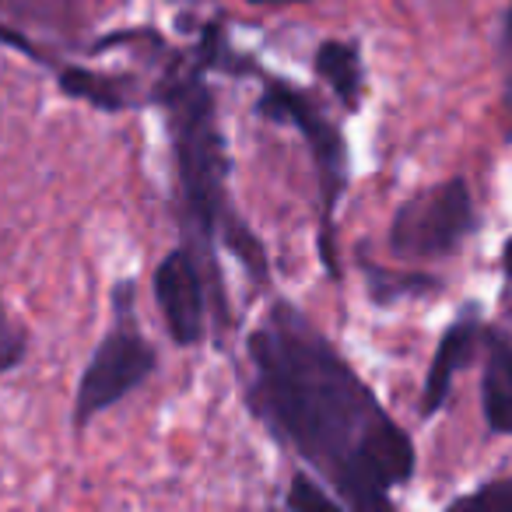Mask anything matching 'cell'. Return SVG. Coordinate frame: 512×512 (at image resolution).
<instances>
[{
  "mask_svg": "<svg viewBox=\"0 0 512 512\" xmlns=\"http://www.w3.org/2000/svg\"><path fill=\"white\" fill-rule=\"evenodd\" d=\"M260 113L271 116L278 123H292L302 134V141L313 151L316 172H320V186H323V214H327V232H330V214L334 204L341 197L344 183H348V151L344 141L337 134V127L299 92V88H288L281 81H271L260 99Z\"/></svg>",
  "mask_w": 512,
  "mask_h": 512,
  "instance_id": "5b68a950",
  "label": "cell"
},
{
  "mask_svg": "<svg viewBox=\"0 0 512 512\" xmlns=\"http://www.w3.org/2000/svg\"><path fill=\"white\" fill-rule=\"evenodd\" d=\"M155 299L172 341L190 348L204 337V281L190 249H172L155 271Z\"/></svg>",
  "mask_w": 512,
  "mask_h": 512,
  "instance_id": "8992f818",
  "label": "cell"
},
{
  "mask_svg": "<svg viewBox=\"0 0 512 512\" xmlns=\"http://www.w3.org/2000/svg\"><path fill=\"white\" fill-rule=\"evenodd\" d=\"M60 88L74 99H85L99 109H123V95L120 88L113 85L109 78H99L92 71H81V67H67L60 71Z\"/></svg>",
  "mask_w": 512,
  "mask_h": 512,
  "instance_id": "30bf717a",
  "label": "cell"
},
{
  "mask_svg": "<svg viewBox=\"0 0 512 512\" xmlns=\"http://www.w3.org/2000/svg\"><path fill=\"white\" fill-rule=\"evenodd\" d=\"M25 355H29V330L0 306V376L18 369L25 362Z\"/></svg>",
  "mask_w": 512,
  "mask_h": 512,
  "instance_id": "7c38bea8",
  "label": "cell"
},
{
  "mask_svg": "<svg viewBox=\"0 0 512 512\" xmlns=\"http://www.w3.org/2000/svg\"><path fill=\"white\" fill-rule=\"evenodd\" d=\"M116 323L95 348L92 362L81 372L78 393H74V428H85L95 414L120 404L127 393H134L144 379L155 372V348L134 327V285L123 281L113 292Z\"/></svg>",
  "mask_w": 512,
  "mask_h": 512,
  "instance_id": "3957f363",
  "label": "cell"
},
{
  "mask_svg": "<svg viewBox=\"0 0 512 512\" xmlns=\"http://www.w3.org/2000/svg\"><path fill=\"white\" fill-rule=\"evenodd\" d=\"M316 71L323 74V81L334 88L344 106H358V95H362V60H358L355 46L323 43L316 50Z\"/></svg>",
  "mask_w": 512,
  "mask_h": 512,
  "instance_id": "ba28073f",
  "label": "cell"
},
{
  "mask_svg": "<svg viewBox=\"0 0 512 512\" xmlns=\"http://www.w3.org/2000/svg\"><path fill=\"white\" fill-rule=\"evenodd\" d=\"M474 228V197L463 179H446L400 204L390 228L397 260H439L449 256Z\"/></svg>",
  "mask_w": 512,
  "mask_h": 512,
  "instance_id": "277c9868",
  "label": "cell"
},
{
  "mask_svg": "<svg viewBox=\"0 0 512 512\" xmlns=\"http://www.w3.org/2000/svg\"><path fill=\"white\" fill-rule=\"evenodd\" d=\"M256 404L351 512H397L390 491L414 474V442L376 393L292 306L249 334Z\"/></svg>",
  "mask_w": 512,
  "mask_h": 512,
  "instance_id": "6da1fadb",
  "label": "cell"
},
{
  "mask_svg": "<svg viewBox=\"0 0 512 512\" xmlns=\"http://www.w3.org/2000/svg\"><path fill=\"white\" fill-rule=\"evenodd\" d=\"M446 512H512V481L481 484L470 495L456 498Z\"/></svg>",
  "mask_w": 512,
  "mask_h": 512,
  "instance_id": "8fae6325",
  "label": "cell"
},
{
  "mask_svg": "<svg viewBox=\"0 0 512 512\" xmlns=\"http://www.w3.org/2000/svg\"><path fill=\"white\" fill-rule=\"evenodd\" d=\"M481 341V323H477V313L467 309L463 316H456L453 327L442 334L439 351H435L432 365H428V379H425V397H421V414L432 418L449 397V386L460 376L463 365L474 358V348Z\"/></svg>",
  "mask_w": 512,
  "mask_h": 512,
  "instance_id": "52a82bcc",
  "label": "cell"
},
{
  "mask_svg": "<svg viewBox=\"0 0 512 512\" xmlns=\"http://www.w3.org/2000/svg\"><path fill=\"white\" fill-rule=\"evenodd\" d=\"M509 109H512V11H509ZM512 137V130H509Z\"/></svg>",
  "mask_w": 512,
  "mask_h": 512,
  "instance_id": "5bb4252c",
  "label": "cell"
},
{
  "mask_svg": "<svg viewBox=\"0 0 512 512\" xmlns=\"http://www.w3.org/2000/svg\"><path fill=\"white\" fill-rule=\"evenodd\" d=\"M165 109H169L186 221L197 228V239L211 256V239L225 214V144L214 116V99L200 85V78L176 74L165 85Z\"/></svg>",
  "mask_w": 512,
  "mask_h": 512,
  "instance_id": "7a4b0ae2",
  "label": "cell"
},
{
  "mask_svg": "<svg viewBox=\"0 0 512 512\" xmlns=\"http://www.w3.org/2000/svg\"><path fill=\"white\" fill-rule=\"evenodd\" d=\"M249 4H302V0H249Z\"/></svg>",
  "mask_w": 512,
  "mask_h": 512,
  "instance_id": "2e32d148",
  "label": "cell"
},
{
  "mask_svg": "<svg viewBox=\"0 0 512 512\" xmlns=\"http://www.w3.org/2000/svg\"><path fill=\"white\" fill-rule=\"evenodd\" d=\"M484 418L495 432L512 435V348H498L484 376Z\"/></svg>",
  "mask_w": 512,
  "mask_h": 512,
  "instance_id": "9c48e42d",
  "label": "cell"
},
{
  "mask_svg": "<svg viewBox=\"0 0 512 512\" xmlns=\"http://www.w3.org/2000/svg\"><path fill=\"white\" fill-rule=\"evenodd\" d=\"M288 509L292 512H344L334 498L327 495V488H320L316 481H309L306 474H299L288 491Z\"/></svg>",
  "mask_w": 512,
  "mask_h": 512,
  "instance_id": "4fadbf2b",
  "label": "cell"
},
{
  "mask_svg": "<svg viewBox=\"0 0 512 512\" xmlns=\"http://www.w3.org/2000/svg\"><path fill=\"white\" fill-rule=\"evenodd\" d=\"M505 271H509V274H512V239H509V242H505Z\"/></svg>",
  "mask_w": 512,
  "mask_h": 512,
  "instance_id": "9a60e30c",
  "label": "cell"
}]
</instances>
